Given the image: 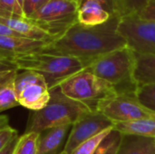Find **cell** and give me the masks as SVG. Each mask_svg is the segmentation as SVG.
Masks as SVG:
<instances>
[{"label":"cell","mask_w":155,"mask_h":154,"mask_svg":"<svg viewBox=\"0 0 155 154\" xmlns=\"http://www.w3.org/2000/svg\"><path fill=\"white\" fill-rule=\"evenodd\" d=\"M119 20L120 16L114 14L99 25L86 26L77 22L61 37L48 43L42 53L76 58L85 69L100 57L127 46L117 31Z\"/></svg>","instance_id":"6da1fadb"},{"label":"cell","mask_w":155,"mask_h":154,"mask_svg":"<svg viewBox=\"0 0 155 154\" xmlns=\"http://www.w3.org/2000/svg\"><path fill=\"white\" fill-rule=\"evenodd\" d=\"M135 62L134 52L125 46L100 57L85 69L111 84L118 94L135 96Z\"/></svg>","instance_id":"7a4b0ae2"},{"label":"cell","mask_w":155,"mask_h":154,"mask_svg":"<svg viewBox=\"0 0 155 154\" xmlns=\"http://www.w3.org/2000/svg\"><path fill=\"white\" fill-rule=\"evenodd\" d=\"M49 92L48 103L42 110L31 114L25 133H39L54 127L73 125L82 116L92 112L86 105L64 95L59 86Z\"/></svg>","instance_id":"3957f363"},{"label":"cell","mask_w":155,"mask_h":154,"mask_svg":"<svg viewBox=\"0 0 155 154\" xmlns=\"http://www.w3.org/2000/svg\"><path fill=\"white\" fill-rule=\"evenodd\" d=\"M13 62L18 70L33 71L42 75L49 90L84 69V64L76 58L42 52L16 56Z\"/></svg>","instance_id":"277c9868"},{"label":"cell","mask_w":155,"mask_h":154,"mask_svg":"<svg viewBox=\"0 0 155 154\" xmlns=\"http://www.w3.org/2000/svg\"><path fill=\"white\" fill-rule=\"evenodd\" d=\"M59 87L64 95L82 103L92 112H97L101 103L118 94L111 84L97 77L86 69L69 77Z\"/></svg>","instance_id":"5b68a950"},{"label":"cell","mask_w":155,"mask_h":154,"mask_svg":"<svg viewBox=\"0 0 155 154\" xmlns=\"http://www.w3.org/2000/svg\"><path fill=\"white\" fill-rule=\"evenodd\" d=\"M79 5L73 0H50L26 19L54 40L76 24Z\"/></svg>","instance_id":"8992f818"},{"label":"cell","mask_w":155,"mask_h":154,"mask_svg":"<svg viewBox=\"0 0 155 154\" xmlns=\"http://www.w3.org/2000/svg\"><path fill=\"white\" fill-rule=\"evenodd\" d=\"M118 33L124 38L127 47L138 54L155 55V22L136 15L120 17Z\"/></svg>","instance_id":"52a82bcc"},{"label":"cell","mask_w":155,"mask_h":154,"mask_svg":"<svg viewBox=\"0 0 155 154\" xmlns=\"http://www.w3.org/2000/svg\"><path fill=\"white\" fill-rule=\"evenodd\" d=\"M97 112L106 116L113 123L155 117V113L144 107L134 95L117 94L101 103Z\"/></svg>","instance_id":"ba28073f"},{"label":"cell","mask_w":155,"mask_h":154,"mask_svg":"<svg viewBox=\"0 0 155 154\" xmlns=\"http://www.w3.org/2000/svg\"><path fill=\"white\" fill-rule=\"evenodd\" d=\"M113 127V122L103 113L99 112H90L73 124L64 151L71 154L84 142Z\"/></svg>","instance_id":"9c48e42d"},{"label":"cell","mask_w":155,"mask_h":154,"mask_svg":"<svg viewBox=\"0 0 155 154\" xmlns=\"http://www.w3.org/2000/svg\"><path fill=\"white\" fill-rule=\"evenodd\" d=\"M47 44L28 38L0 36V58L13 61L19 55L40 53Z\"/></svg>","instance_id":"30bf717a"},{"label":"cell","mask_w":155,"mask_h":154,"mask_svg":"<svg viewBox=\"0 0 155 154\" xmlns=\"http://www.w3.org/2000/svg\"><path fill=\"white\" fill-rule=\"evenodd\" d=\"M72 126L73 125H63L39 133L37 140V154H60L58 152L64 145L65 136L71 130Z\"/></svg>","instance_id":"8fae6325"},{"label":"cell","mask_w":155,"mask_h":154,"mask_svg":"<svg viewBox=\"0 0 155 154\" xmlns=\"http://www.w3.org/2000/svg\"><path fill=\"white\" fill-rule=\"evenodd\" d=\"M111 15L95 0H84L78 8L77 21L86 26H94L104 24Z\"/></svg>","instance_id":"7c38bea8"},{"label":"cell","mask_w":155,"mask_h":154,"mask_svg":"<svg viewBox=\"0 0 155 154\" xmlns=\"http://www.w3.org/2000/svg\"><path fill=\"white\" fill-rule=\"evenodd\" d=\"M50 100V92L46 84H33L25 88L17 97L19 105L37 112L46 106Z\"/></svg>","instance_id":"4fadbf2b"},{"label":"cell","mask_w":155,"mask_h":154,"mask_svg":"<svg viewBox=\"0 0 155 154\" xmlns=\"http://www.w3.org/2000/svg\"><path fill=\"white\" fill-rule=\"evenodd\" d=\"M0 23L10 27L12 30L15 31L25 38L37 40V41H44L46 43H50L54 41V38L51 35H49L48 34H46L37 26L34 25L26 18L5 19L0 17Z\"/></svg>","instance_id":"5bb4252c"},{"label":"cell","mask_w":155,"mask_h":154,"mask_svg":"<svg viewBox=\"0 0 155 154\" xmlns=\"http://www.w3.org/2000/svg\"><path fill=\"white\" fill-rule=\"evenodd\" d=\"M155 138L124 135L116 154H154Z\"/></svg>","instance_id":"9a60e30c"},{"label":"cell","mask_w":155,"mask_h":154,"mask_svg":"<svg viewBox=\"0 0 155 154\" xmlns=\"http://www.w3.org/2000/svg\"><path fill=\"white\" fill-rule=\"evenodd\" d=\"M18 70L0 73V112L18 106L15 79Z\"/></svg>","instance_id":"2e32d148"},{"label":"cell","mask_w":155,"mask_h":154,"mask_svg":"<svg viewBox=\"0 0 155 154\" xmlns=\"http://www.w3.org/2000/svg\"><path fill=\"white\" fill-rule=\"evenodd\" d=\"M114 128L124 135L155 138V117L127 123H115Z\"/></svg>","instance_id":"e0dca14e"},{"label":"cell","mask_w":155,"mask_h":154,"mask_svg":"<svg viewBox=\"0 0 155 154\" xmlns=\"http://www.w3.org/2000/svg\"><path fill=\"white\" fill-rule=\"evenodd\" d=\"M135 59L134 78L138 86L155 84V55L135 54Z\"/></svg>","instance_id":"ac0fdd59"},{"label":"cell","mask_w":155,"mask_h":154,"mask_svg":"<svg viewBox=\"0 0 155 154\" xmlns=\"http://www.w3.org/2000/svg\"><path fill=\"white\" fill-rule=\"evenodd\" d=\"M33 84H46L44 77L33 71L18 70L15 79V91L16 97L28 86Z\"/></svg>","instance_id":"d6986e66"},{"label":"cell","mask_w":155,"mask_h":154,"mask_svg":"<svg viewBox=\"0 0 155 154\" xmlns=\"http://www.w3.org/2000/svg\"><path fill=\"white\" fill-rule=\"evenodd\" d=\"M155 0H115L116 14L122 17L137 15Z\"/></svg>","instance_id":"ffe728a7"},{"label":"cell","mask_w":155,"mask_h":154,"mask_svg":"<svg viewBox=\"0 0 155 154\" xmlns=\"http://www.w3.org/2000/svg\"><path fill=\"white\" fill-rule=\"evenodd\" d=\"M122 139L123 134L114 128L93 154H116L122 143Z\"/></svg>","instance_id":"44dd1931"},{"label":"cell","mask_w":155,"mask_h":154,"mask_svg":"<svg viewBox=\"0 0 155 154\" xmlns=\"http://www.w3.org/2000/svg\"><path fill=\"white\" fill-rule=\"evenodd\" d=\"M38 136L37 133H25L19 137L13 154H37Z\"/></svg>","instance_id":"7402d4cb"},{"label":"cell","mask_w":155,"mask_h":154,"mask_svg":"<svg viewBox=\"0 0 155 154\" xmlns=\"http://www.w3.org/2000/svg\"><path fill=\"white\" fill-rule=\"evenodd\" d=\"M0 17L5 19L25 18L17 0H0Z\"/></svg>","instance_id":"603a6c76"},{"label":"cell","mask_w":155,"mask_h":154,"mask_svg":"<svg viewBox=\"0 0 155 154\" xmlns=\"http://www.w3.org/2000/svg\"><path fill=\"white\" fill-rule=\"evenodd\" d=\"M135 97L144 107L155 113V84L138 86Z\"/></svg>","instance_id":"cb8c5ba5"},{"label":"cell","mask_w":155,"mask_h":154,"mask_svg":"<svg viewBox=\"0 0 155 154\" xmlns=\"http://www.w3.org/2000/svg\"><path fill=\"white\" fill-rule=\"evenodd\" d=\"M113 129H114V127L107 129L105 131H103L99 134H97V135L90 138L89 140L84 142L71 154H93L95 152V150L98 148L100 143L103 142V140L110 133V132Z\"/></svg>","instance_id":"d4e9b609"},{"label":"cell","mask_w":155,"mask_h":154,"mask_svg":"<svg viewBox=\"0 0 155 154\" xmlns=\"http://www.w3.org/2000/svg\"><path fill=\"white\" fill-rule=\"evenodd\" d=\"M50 0H24L22 9H23L25 17L27 18L35 11H37L42 6H44Z\"/></svg>","instance_id":"484cf974"},{"label":"cell","mask_w":155,"mask_h":154,"mask_svg":"<svg viewBox=\"0 0 155 154\" xmlns=\"http://www.w3.org/2000/svg\"><path fill=\"white\" fill-rule=\"evenodd\" d=\"M15 134H17V132L9 125L0 130V151L5 148V146Z\"/></svg>","instance_id":"4316f807"},{"label":"cell","mask_w":155,"mask_h":154,"mask_svg":"<svg viewBox=\"0 0 155 154\" xmlns=\"http://www.w3.org/2000/svg\"><path fill=\"white\" fill-rule=\"evenodd\" d=\"M136 15H138L141 18H143L146 20H152L155 22V2L152 3L148 6H146Z\"/></svg>","instance_id":"83f0119b"},{"label":"cell","mask_w":155,"mask_h":154,"mask_svg":"<svg viewBox=\"0 0 155 154\" xmlns=\"http://www.w3.org/2000/svg\"><path fill=\"white\" fill-rule=\"evenodd\" d=\"M18 134H15L10 141L9 143L5 146V148L0 151V154H13L14 153V151H15V148L17 144V142H18Z\"/></svg>","instance_id":"f1b7e54d"},{"label":"cell","mask_w":155,"mask_h":154,"mask_svg":"<svg viewBox=\"0 0 155 154\" xmlns=\"http://www.w3.org/2000/svg\"><path fill=\"white\" fill-rule=\"evenodd\" d=\"M14 70H18V69L13 61L4 59V58H0V73L14 71Z\"/></svg>","instance_id":"f546056e"},{"label":"cell","mask_w":155,"mask_h":154,"mask_svg":"<svg viewBox=\"0 0 155 154\" xmlns=\"http://www.w3.org/2000/svg\"><path fill=\"white\" fill-rule=\"evenodd\" d=\"M0 36H10V37H21V38H25L21 34H19L18 33H16L15 31L12 30L10 27L6 26L5 25H4L2 23H0Z\"/></svg>","instance_id":"4dcf8cb0"},{"label":"cell","mask_w":155,"mask_h":154,"mask_svg":"<svg viewBox=\"0 0 155 154\" xmlns=\"http://www.w3.org/2000/svg\"><path fill=\"white\" fill-rule=\"evenodd\" d=\"M83 1V2H84ZM99 2L104 8L112 15L114 14H116V6H115V0H95Z\"/></svg>","instance_id":"1f68e13d"},{"label":"cell","mask_w":155,"mask_h":154,"mask_svg":"<svg viewBox=\"0 0 155 154\" xmlns=\"http://www.w3.org/2000/svg\"><path fill=\"white\" fill-rule=\"evenodd\" d=\"M8 125V118L4 115H0V130Z\"/></svg>","instance_id":"d6a6232c"},{"label":"cell","mask_w":155,"mask_h":154,"mask_svg":"<svg viewBox=\"0 0 155 154\" xmlns=\"http://www.w3.org/2000/svg\"><path fill=\"white\" fill-rule=\"evenodd\" d=\"M17 1H18V3L20 4V5L22 6V5H23V2H24V0H17Z\"/></svg>","instance_id":"836d02e7"},{"label":"cell","mask_w":155,"mask_h":154,"mask_svg":"<svg viewBox=\"0 0 155 154\" xmlns=\"http://www.w3.org/2000/svg\"><path fill=\"white\" fill-rule=\"evenodd\" d=\"M83 1H84V0H77V3H78V5H80L83 3Z\"/></svg>","instance_id":"e575fe53"},{"label":"cell","mask_w":155,"mask_h":154,"mask_svg":"<svg viewBox=\"0 0 155 154\" xmlns=\"http://www.w3.org/2000/svg\"><path fill=\"white\" fill-rule=\"evenodd\" d=\"M60 154H69V153H67V152H65L64 151H63V152H62Z\"/></svg>","instance_id":"d590c367"},{"label":"cell","mask_w":155,"mask_h":154,"mask_svg":"<svg viewBox=\"0 0 155 154\" xmlns=\"http://www.w3.org/2000/svg\"><path fill=\"white\" fill-rule=\"evenodd\" d=\"M73 1H76V2H77V0H73Z\"/></svg>","instance_id":"8d00e7d4"},{"label":"cell","mask_w":155,"mask_h":154,"mask_svg":"<svg viewBox=\"0 0 155 154\" xmlns=\"http://www.w3.org/2000/svg\"><path fill=\"white\" fill-rule=\"evenodd\" d=\"M154 154H155V153H154Z\"/></svg>","instance_id":"74e56055"}]
</instances>
